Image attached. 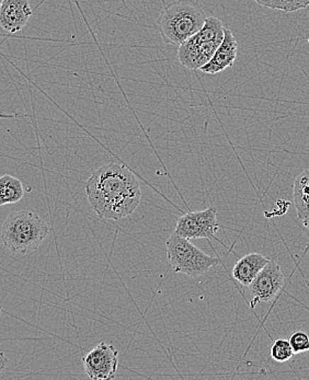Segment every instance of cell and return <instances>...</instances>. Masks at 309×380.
Masks as SVG:
<instances>
[{
  "label": "cell",
  "instance_id": "1",
  "mask_svg": "<svg viewBox=\"0 0 309 380\" xmlns=\"http://www.w3.org/2000/svg\"><path fill=\"white\" fill-rule=\"evenodd\" d=\"M88 202L103 219L120 220L133 214L142 200L140 182L123 164H104L92 171L85 183Z\"/></svg>",
  "mask_w": 309,
  "mask_h": 380
},
{
  "label": "cell",
  "instance_id": "2",
  "mask_svg": "<svg viewBox=\"0 0 309 380\" xmlns=\"http://www.w3.org/2000/svg\"><path fill=\"white\" fill-rule=\"evenodd\" d=\"M49 226L39 215L29 211L10 213L1 227V242L13 253L29 255L38 250L49 236Z\"/></svg>",
  "mask_w": 309,
  "mask_h": 380
},
{
  "label": "cell",
  "instance_id": "3",
  "mask_svg": "<svg viewBox=\"0 0 309 380\" xmlns=\"http://www.w3.org/2000/svg\"><path fill=\"white\" fill-rule=\"evenodd\" d=\"M206 20V13L198 3L178 0L164 8L158 28L164 43L180 46L202 29Z\"/></svg>",
  "mask_w": 309,
  "mask_h": 380
},
{
  "label": "cell",
  "instance_id": "4",
  "mask_svg": "<svg viewBox=\"0 0 309 380\" xmlns=\"http://www.w3.org/2000/svg\"><path fill=\"white\" fill-rule=\"evenodd\" d=\"M225 26L218 18L206 17L198 33L178 48V60L186 69L200 70L210 62L224 39Z\"/></svg>",
  "mask_w": 309,
  "mask_h": 380
},
{
  "label": "cell",
  "instance_id": "5",
  "mask_svg": "<svg viewBox=\"0 0 309 380\" xmlns=\"http://www.w3.org/2000/svg\"><path fill=\"white\" fill-rule=\"evenodd\" d=\"M167 257L174 272L198 277L210 272L220 263L218 259L206 255L189 239L182 238L176 233L170 235L166 241Z\"/></svg>",
  "mask_w": 309,
  "mask_h": 380
},
{
  "label": "cell",
  "instance_id": "6",
  "mask_svg": "<svg viewBox=\"0 0 309 380\" xmlns=\"http://www.w3.org/2000/svg\"><path fill=\"white\" fill-rule=\"evenodd\" d=\"M220 229L218 212L210 207L208 210L190 212L182 215L176 225V234L182 238L210 239L214 238Z\"/></svg>",
  "mask_w": 309,
  "mask_h": 380
},
{
  "label": "cell",
  "instance_id": "7",
  "mask_svg": "<svg viewBox=\"0 0 309 380\" xmlns=\"http://www.w3.org/2000/svg\"><path fill=\"white\" fill-rule=\"evenodd\" d=\"M82 363L90 379H114L118 369V352L113 345L101 342L82 357Z\"/></svg>",
  "mask_w": 309,
  "mask_h": 380
},
{
  "label": "cell",
  "instance_id": "8",
  "mask_svg": "<svg viewBox=\"0 0 309 380\" xmlns=\"http://www.w3.org/2000/svg\"><path fill=\"white\" fill-rule=\"evenodd\" d=\"M284 283L285 275L280 265L274 260H269L248 287L254 297V301L269 303L278 296Z\"/></svg>",
  "mask_w": 309,
  "mask_h": 380
},
{
  "label": "cell",
  "instance_id": "9",
  "mask_svg": "<svg viewBox=\"0 0 309 380\" xmlns=\"http://www.w3.org/2000/svg\"><path fill=\"white\" fill-rule=\"evenodd\" d=\"M32 16L29 0H3L0 7V27L17 33L27 26Z\"/></svg>",
  "mask_w": 309,
  "mask_h": 380
},
{
  "label": "cell",
  "instance_id": "10",
  "mask_svg": "<svg viewBox=\"0 0 309 380\" xmlns=\"http://www.w3.org/2000/svg\"><path fill=\"white\" fill-rule=\"evenodd\" d=\"M237 55H238V43H237L236 38L230 29L225 28L224 39L222 43L218 46L210 62L200 70L210 75L220 74L234 65Z\"/></svg>",
  "mask_w": 309,
  "mask_h": 380
},
{
  "label": "cell",
  "instance_id": "11",
  "mask_svg": "<svg viewBox=\"0 0 309 380\" xmlns=\"http://www.w3.org/2000/svg\"><path fill=\"white\" fill-rule=\"evenodd\" d=\"M270 259L260 253H249L237 261L232 267V277L242 286H249Z\"/></svg>",
  "mask_w": 309,
  "mask_h": 380
},
{
  "label": "cell",
  "instance_id": "12",
  "mask_svg": "<svg viewBox=\"0 0 309 380\" xmlns=\"http://www.w3.org/2000/svg\"><path fill=\"white\" fill-rule=\"evenodd\" d=\"M293 200L300 222L309 220V169H305L295 178Z\"/></svg>",
  "mask_w": 309,
  "mask_h": 380
},
{
  "label": "cell",
  "instance_id": "13",
  "mask_svg": "<svg viewBox=\"0 0 309 380\" xmlns=\"http://www.w3.org/2000/svg\"><path fill=\"white\" fill-rule=\"evenodd\" d=\"M23 195L25 189L19 179L9 174L0 177V206L15 204L22 200Z\"/></svg>",
  "mask_w": 309,
  "mask_h": 380
},
{
  "label": "cell",
  "instance_id": "14",
  "mask_svg": "<svg viewBox=\"0 0 309 380\" xmlns=\"http://www.w3.org/2000/svg\"><path fill=\"white\" fill-rule=\"evenodd\" d=\"M259 5L271 9L293 12L308 7L309 0H254Z\"/></svg>",
  "mask_w": 309,
  "mask_h": 380
},
{
  "label": "cell",
  "instance_id": "15",
  "mask_svg": "<svg viewBox=\"0 0 309 380\" xmlns=\"http://www.w3.org/2000/svg\"><path fill=\"white\" fill-rule=\"evenodd\" d=\"M270 355L278 363H285L290 361L295 353L288 340L279 339L271 347Z\"/></svg>",
  "mask_w": 309,
  "mask_h": 380
},
{
  "label": "cell",
  "instance_id": "16",
  "mask_svg": "<svg viewBox=\"0 0 309 380\" xmlns=\"http://www.w3.org/2000/svg\"><path fill=\"white\" fill-rule=\"evenodd\" d=\"M291 347L295 354L305 353L309 351V335L303 331H296L291 335L290 339Z\"/></svg>",
  "mask_w": 309,
  "mask_h": 380
},
{
  "label": "cell",
  "instance_id": "17",
  "mask_svg": "<svg viewBox=\"0 0 309 380\" xmlns=\"http://www.w3.org/2000/svg\"><path fill=\"white\" fill-rule=\"evenodd\" d=\"M8 359L5 357V354L3 352H0V374L3 373L4 369H6L7 366Z\"/></svg>",
  "mask_w": 309,
  "mask_h": 380
},
{
  "label": "cell",
  "instance_id": "18",
  "mask_svg": "<svg viewBox=\"0 0 309 380\" xmlns=\"http://www.w3.org/2000/svg\"><path fill=\"white\" fill-rule=\"evenodd\" d=\"M303 224H304L305 228L308 229V231H309V220H307V222L303 223Z\"/></svg>",
  "mask_w": 309,
  "mask_h": 380
},
{
  "label": "cell",
  "instance_id": "19",
  "mask_svg": "<svg viewBox=\"0 0 309 380\" xmlns=\"http://www.w3.org/2000/svg\"><path fill=\"white\" fill-rule=\"evenodd\" d=\"M0 315H1V303H0Z\"/></svg>",
  "mask_w": 309,
  "mask_h": 380
},
{
  "label": "cell",
  "instance_id": "20",
  "mask_svg": "<svg viewBox=\"0 0 309 380\" xmlns=\"http://www.w3.org/2000/svg\"><path fill=\"white\" fill-rule=\"evenodd\" d=\"M1 4H3V0H0V7H1Z\"/></svg>",
  "mask_w": 309,
  "mask_h": 380
}]
</instances>
